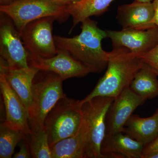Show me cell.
Here are the masks:
<instances>
[{
	"instance_id": "cell-14",
	"label": "cell",
	"mask_w": 158,
	"mask_h": 158,
	"mask_svg": "<svg viewBox=\"0 0 158 158\" xmlns=\"http://www.w3.org/2000/svg\"><path fill=\"white\" fill-rule=\"evenodd\" d=\"M144 146L123 132L106 134L101 152L104 158H142Z\"/></svg>"
},
{
	"instance_id": "cell-24",
	"label": "cell",
	"mask_w": 158,
	"mask_h": 158,
	"mask_svg": "<svg viewBox=\"0 0 158 158\" xmlns=\"http://www.w3.org/2000/svg\"><path fill=\"white\" fill-rule=\"evenodd\" d=\"M158 152V136L152 142L144 146L142 158L153 153Z\"/></svg>"
},
{
	"instance_id": "cell-8",
	"label": "cell",
	"mask_w": 158,
	"mask_h": 158,
	"mask_svg": "<svg viewBox=\"0 0 158 158\" xmlns=\"http://www.w3.org/2000/svg\"><path fill=\"white\" fill-rule=\"evenodd\" d=\"M56 18L47 17L31 22L20 33L29 55L49 58L58 53L54 36L53 23Z\"/></svg>"
},
{
	"instance_id": "cell-11",
	"label": "cell",
	"mask_w": 158,
	"mask_h": 158,
	"mask_svg": "<svg viewBox=\"0 0 158 158\" xmlns=\"http://www.w3.org/2000/svg\"><path fill=\"white\" fill-rule=\"evenodd\" d=\"M58 51L56 56L43 58L29 55V66H34L39 70L56 74L63 81L72 77H82L90 73L85 66L65 52Z\"/></svg>"
},
{
	"instance_id": "cell-2",
	"label": "cell",
	"mask_w": 158,
	"mask_h": 158,
	"mask_svg": "<svg viewBox=\"0 0 158 158\" xmlns=\"http://www.w3.org/2000/svg\"><path fill=\"white\" fill-rule=\"evenodd\" d=\"M141 65L139 57L127 49L113 48L109 52L107 66L103 76L93 90L81 102L97 96L116 98L125 89L130 88Z\"/></svg>"
},
{
	"instance_id": "cell-26",
	"label": "cell",
	"mask_w": 158,
	"mask_h": 158,
	"mask_svg": "<svg viewBox=\"0 0 158 158\" xmlns=\"http://www.w3.org/2000/svg\"><path fill=\"white\" fill-rule=\"evenodd\" d=\"M52 1L64 3L68 5L69 4H73V3L78 2H81L82 0H52Z\"/></svg>"
},
{
	"instance_id": "cell-20",
	"label": "cell",
	"mask_w": 158,
	"mask_h": 158,
	"mask_svg": "<svg viewBox=\"0 0 158 158\" xmlns=\"http://www.w3.org/2000/svg\"><path fill=\"white\" fill-rule=\"evenodd\" d=\"M26 135L9 127L4 122L0 126V158H11L15 148Z\"/></svg>"
},
{
	"instance_id": "cell-23",
	"label": "cell",
	"mask_w": 158,
	"mask_h": 158,
	"mask_svg": "<svg viewBox=\"0 0 158 158\" xmlns=\"http://www.w3.org/2000/svg\"><path fill=\"white\" fill-rule=\"evenodd\" d=\"M19 149L13 156L14 158H30L32 157L28 142L24 138L19 142Z\"/></svg>"
},
{
	"instance_id": "cell-3",
	"label": "cell",
	"mask_w": 158,
	"mask_h": 158,
	"mask_svg": "<svg viewBox=\"0 0 158 158\" xmlns=\"http://www.w3.org/2000/svg\"><path fill=\"white\" fill-rule=\"evenodd\" d=\"M41 71V75L37 74L32 85V101L28 110L31 132L44 128L48 114L59 99L66 96L60 77L54 73Z\"/></svg>"
},
{
	"instance_id": "cell-7",
	"label": "cell",
	"mask_w": 158,
	"mask_h": 158,
	"mask_svg": "<svg viewBox=\"0 0 158 158\" xmlns=\"http://www.w3.org/2000/svg\"><path fill=\"white\" fill-rule=\"evenodd\" d=\"M0 62L9 68H27L29 54L13 21L0 12Z\"/></svg>"
},
{
	"instance_id": "cell-1",
	"label": "cell",
	"mask_w": 158,
	"mask_h": 158,
	"mask_svg": "<svg viewBox=\"0 0 158 158\" xmlns=\"http://www.w3.org/2000/svg\"><path fill=\"white\" fill-rule=\"evenodd\" d=\"M81 32L73 37L55 35L57 50L65 52L85 66L90 73H101L107 66L109 52L102 48V41L107 37L106 31L90 18L81 22Z\"/></svg>"
},
{
	"instance_id": "cell-6",
	"label": "cell",
	"mask_w": 158,
	"mask_h": 158,
	"mask_svg": "<svg viewBox=\"0 0 158 158\" xmlns=\"http://www.w3.org/2000/svg\"><path fill=\"white\" fill-rule=\"evenodd\" d=\"M80 101L64 97L48 114L44 127L50 147L62 139L75 135L79 131L82 120Z\"/></svg>"
},
{
	"instance_id": "cell-16",
	"label": "cell",
	"mask_w": 158,
	"mask_h": 158,
	"mask_svg": "<svg viewBox=\"0 0 158 158\" xmlns=\"http://www.w3.org/2000/svg\"><path fill=\"white\" fill-rule=\"evenodd\" d=\"M123 132L144 146L152 142L158 136V108L150 117L142 118L132 115L125 124Z\"/></svg>"
},
{
	"instance_id": "cell-13",
	"label": "cell",
	"mask_w": 158,
	"mask_h": 158,
	"mask_svg": "<svg viewBox=\"0 0 158 158\" xmlns=\"http://www.w3.org/2000/svg\"><path fill=\"white\" fill-rule=\"evenodd\" d=\"M154 15L152 2L135 1L131 4L118 6L116 19L122 30H147L156 26L154 23Z\"/></svg>"
},
{
	"instance_id": "cell-15",
	"label": "cell",
	"mask_w": 158,
	"mask_h": 158,
	"mask_svg": "<svg viewBox=\"0 0 158 158\" xmlns=\"http://www.w3.org/2000/svg\"><path fill=\"white\" fill-rule=\"evenodd\" d=\"M34 66L9 68L0 62V73L3 74L11 88L21 99L28 111L32 101V89L34 78L39 71Z\"/></svg>"
},
{
	"instance_id": "cell-4",
	"label": "cell",
	"mask_w": 158,
	"mask_h": 158,
	"mask_svg": "<svg viewBox=\"0 0 158 158\" xmlns=\"http://www.w3.org/2000/svg\"><path fill=\"white\" fill-rule=\"evenodd\" d=\"M114 98L97 96L81 102L85 158H104L101 152L102 141L106 134L107 113Z\"/></svg>"
},
{
	"instance_id": "cell-9",
	"label": "cell",
	"mask_w": 158,
	"mask_h": 158,
	"mask_svg": "<svg viewBox=\"0 0 158 158\" xmlns=\"http://www.w3.org/2000/svg\"><path fill=\"white\" fill-rule=\"evenodd\" d=\"M107 37L113 48H125L138 56L152 50L158 44V27L147 30L125 29L120 31L106 30Z\"/></svg>"
},
{
	"instance_id": "cell-5",
	"label": "cell",
	"mask_w": 158,
	"mask_h": 158,
	"mask_svg": "<svg viewBox=\"0 0 158 158\" xmlns=\"http://www.w3.org/2000/svg\"><path fill=\"white\" fill-rule=\"evenodd\" d=\"M67 6L52 0H16L0 5V12L11 19L20 33L29 23L42 18L54 17L59 23L64 22L70 16Z\"/></svg>"
},
{
	"instance_id": "cell-22",
	"label": "cell",
	"mask_w": 158,
	"mask_h": 158,
	"mask_svg": "<svg viewBox=\"0 0 158 158\" xmlns=\"http://www.w3.org/2000/svg\"><path fill=\"white\" fill-rule=\"evenodd\" d=\"M138 57L142 65L150 69L158 76V44L149 52Z\"/></svg>"
},
{
	"instance_id": "cell-21",
	"label": "cell",
	"mask_w": 158,
	"mask_h": 158,
	"mask_svg": "<svg viewBox=\"0 0 158 158\" xmlns=\"http://www.w3.org/2000/svg\"><path fill=\"white\" fill-rule=\"evenodd\" d=\"M24 138L28 142L32 158H52L48 135L44 127L26 135Z\"/></svg>"
},
{
	"instance_id": "cell-19",
	"label": "cell",
	"mask_w": 158,
	"mask_h": 158,
	"mask_svg": "<svg viewBox=\"0 0 158 158\" xmlns=\"http://www.w3.org/2000/svg\"><path fill=\"white\" fill-rule=\"evenodd\" d=\"M157 77L152 70L142 64L130 88L136 94L147 100L155 98L158 97Z\"/></svg>"
},
{
	"instance_id": "cell-27",
	"label": "cell",
	"mask_w": 158,
	"mask_h": 158,
	"mask_svg": "<svg viewBox=\"0 0 158 158\" xmlns=\"http://www.w3.org/2000/svg\"><path fill=\"white\" fill-rule=\"evenodd\" d=\"M144 158H158V152L150 154L145 156Z\"/></svg>"
},
{
	"instance_id": "cell-29",
	"label": "cell",
	"mask_w": 158,
	"mask_h": 158,
	"mask_svg": "<svg viewBox=\"0 0 158 158\" xmlns=\"http://www.w3.org/2000/svg\"><path fill=\"white\" fill-rule=\"evenodd\" d=\"M135 1L139 2L148 3L152 2L153 0H135Z\"/></svg>"
},
{
	"instance_id": "cell-28",
	"label": "cell",
	"mask_w": 158,
	"mask_h": 158,
	"mask_svg": "<svg viewBox=\"0 0 158 158\" xmlns=\"http://www.w3.org/2000/svg\"><path fill=\"white\" fill-rule=\"evenodd\" d=\"M16 0H0V4L1 5H5V4H9Z\"/></svg>"
},
{
	"instance_id": "cell-17",
	"label": "cell",
	"mask_w": 158,
	"mask_h": 158,
	"mask_svg": "<svg viewBox=\"0 0 158 158\" xmlns=\"http://www.w3.org/2000/svg\"><path fill=\"white\" fill-rule=\"evenodd\" d=\"M114 0H82L67 6V10L73 19L71 31L80 23L91 16H99L107 11Z\"/></svg>"
},
{
	"instance_id": "cell-18",
	"label": "cell",
	"mask_w": 158,
	"mask_h": 158,
	"mask_svg": "<svg viewBox=\"0 0 158 158\" xmlns=\"http://www.w3.org/2000/svg\"><path fill=\"white\" fill-rule=\"evenodd\" d=\"M52 158H85L84 133L80 127L76 135L51 146Z\"/></svg>"
},
{
	"instance_id": "cell-12",
	"label": "cell",
	"mask_w": 158,
	"mask_h": 158,
	"mask_svg": "<svg viewBox=\"0 0 158 158\" xmlns=\"http://www.w3.org/2000/svg\"><path fill=\"white\" fill-rule=\"evenodd\" d=\"M0 88L6 111L4 122L25 135L31 134L28 111L2 73H0Z\"/></svg>"
},
{
	"instance_id": "cell-25",
	"label": "cell",
	"mask_w": 158,
	"mask_h": 158,
	"mask_svg": "<svg viewBox=\"0 0 158 158\" xmlns=\"http://www.w3.org/2000/svg\"><path fill=\"white\" fill-rule=\"evenodd\" d=\"M152 2L155 11L154 23L158 27V0H153Z\"/></svg>"
},
{
	"instance_id": "cell-10",
	"label": "cell",
	"mask_w": 158,
	"mask_h": 158,
	"mask_svg": "<svg viewBox=\"0 0 158 158\" xmlns=\"http://www.w3.org/2000/svg\"><path fill=\"white\" fill-rule=\"evenodd\" d=\"M147 100L130 88L125 89L114 99L108 110L106 119V134L123 132L125 124L133 112Z\"/></svg>"
}]
</instances>
